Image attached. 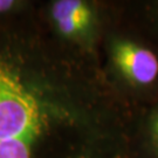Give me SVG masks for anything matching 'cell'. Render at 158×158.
Segmentation results:
<instances>
[{
	"mask_svg": "<svg viewBox=\"0 0 158 158\" xmlns=\"http://www.w3.org/2000/svg\"><path fill=\"white\" fill-rule=\"evenodd\" d=\"M51 15L60 35L75 38L90 25L93 12L82 0H57L52 5Z\"/></svg>",
	"mask_w": 158,
	"mask_h": 158,
	"instance_id": "obj_3",
	"label": "cell"
},
{
	"mask_svg": "<svg viewBox=\"0 0 158 158\" xmlns=\"http://www.w3.org/2000/svg\"><path fill=\"white\" fill-rule=\"evenodd\" d=\"M136 158H158V97L142 110L138 117Z\"/></svg>",
	"mask_w": 158,
	"mask_h": 158,
	"instance_id": "obj_4",
	"label": "cell"
},
{
	"mask_svg": "<svg viewBox=\"0 0 158 158\" xmlns=\"http://www.w3.org/2000/svg\"><path fill=\"white\" fill-rule=\"evenodd\" d=\"M111 61L127 94L145 108L158 97V46L149 39L123 36L114 40Z\"/></svg>",
	"mask_w": 158,
	"mask_h": 158,
	"instance_id": "obj_2",
	"label": "cell"
},
{
	"mask_svg": "<svg viewBox=\"0 0 158 158\" xmlns=\"http://www.w3.org/2000/svg\"><path fill=\"white\" fill-rule=\"evenodd\" d=\"M141 111L87 51L0 27V158H136Z\"/></svg>",
	"mask_w": 158,
	"mask_h": 158,
	"instance_id": "obj_1",
	"label": "cell"
},
{
	"mask_svg": "<svg viewBox=\"0 0 158 158\" xmlns=\"http://www.w3.org/2000/svg\"><path fill=\"white\" fill-rule=\"evenodd\" d=\"M15 1L14 0H0V14L7 13L15 7Z\"/></svg>",
	"mask_w": 158,
	"mask_h": 158,
	"instance_id": "obj_6",
	"label": "cell"
},
{
	"mask_svg": "<svg viewBox=\"0 0 158 158\" xmlns=\"http://www.w3.org/2000/svg\"><path fill=\"white\" fill-rule=\"evenodd\" d=\"M143 29L149 34V39L158 46V2L143 6Z\"/></svg>",
	"mask_w": 158,
	"mask_h": 158,
	"instance_id": "obj_5",
	"label": "cell"
}]
</instances>
